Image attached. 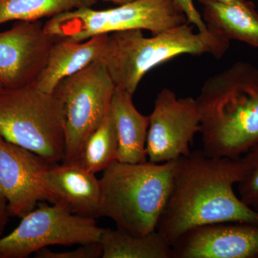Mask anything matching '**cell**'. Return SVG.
<instances>
[{"mask_svg": "<svg viewBox=\"0 0 258 258\" xmlns=\"http://www.w3.org/2000/svg\"><path fill=\"white\" fill-rule=\"evenodd\" d=\"M241 157L207 156L203 150L175 160L170 194L157 231L169 245L200 226L221 222L258 223V211L235 194L242 179Z\"/></svg>", "mask_w": 258, "mask_h": 258, "instance_id": "1", "label": "cell"}, {"mask_svg": "<svg viewBox=\"0 0 258 258\" xmlns=\"http://www.w3.org/2000/svg\"><path fill=\"white\" fill-rule=\"evenodd\" d=\"M203 152L239 159L258 142V66L237 62L204 83L196 98Z\"/></svg>", "mask_w": 258, "mask_h": 258, "instance_id": "2", "label": "cell"}, {"mask_svg": "<svg viewBox=\"0 0 258 258\" xmlns=\"http://www.w3.org/2000/svg\"><path fill=\"white\" fill-rule=\"evenodd\" d=\"M193 27L186 23L149 37L142 30L108 34L100 60L115 88L134 95L145 75L166 61L184 54L220 59L230 48L229 40L209 31L195 32Z\"/></svg>", "mask_w": 258, "mask_h": 258, "instance_id": "3", "label": "cell"}, {"mask_svg": "<svg viewBox=\"0 0 258 258\" xmlns=\"http://www.w3.org/2000/svg\"><path fill=\"white\" fill-rule=\"evenodd\" d=\"M174 165L175 161L112 163L100 179L99 217H108L116 228L133 235L157 230L170 194Z\"/></svg>", "mask_w": 258, "mask_h": 258, "instance_id": "4", "label": "cell"}, {"mask_svg": "<svg viewBox=\"0 0 258 258\" xmlns=\"http://www.w3.org/2000/svg\"><path fill=\"white\" fill-rule=\"evenodd\" d=\"M0 136L28 149L48 164L63 162L64 113L54 93L33 84L0 90Z\"/></svg>", "mask_w": 258, "mask_h": 258, "instance_id": "5", "label": "cell"}, {"mask_svg": "<svg viewBox=\"0 0 258 258\" xmlns=\"http://www.w3.org/2000/svg\"><path fill=\"white\" fill-rule=\"evenodd\" d=\"M188 23L174 0H134L111 9L85 7L61 13L44 24L47 33L83 41L98 35L128 30H149L152 35Z\"/></svg>", "mask_w": 258, "mask_h": 258, "instance_id": "6", "label": "cell"}, {"mask_svg": "<svg viewBox=\"0 0 258 258\" xmlns=\"http://www.w3.org/2000/svg\"><path fill=\"white\" fill-rule=\"evenodd\" d=\"M115 86L101 60L69 76L54 94L63 106L66 149L62 163H76L83 144L109 112Z\"/></svg>", "mask_w": 258, "mask_h": 258, "instance_id": "7", "label": "cell"}, {"mask_svg": "<svg viewBox=\"0 0 258 258\" xmlns=\"http://www.w3.org/2000/svg\"><path fill=\"white\" fill-rule=\"evenodd\" d=\"M103 231L95 218L74 213L61 200L42 204L9 235L0 237V258H25L50 245L97 243Z\"/></svg>", "mask_w": 258, "mask_h": 258, "instance_id": "8", "label": "cell"}, {"mask_svg": "<svg viewBox=\"0 0 258 258\" xmlns=\"http://www.w3.org/2000/svg\"><path fill=\"white\" fill-rule=\"evenodd\" d=\"M149 117L146 147L149 161L161 164L189 155L201 124L196 100L177 98L169 88H163Z\"/></svg>", "mask_w": 258, "mask_h": 258, "instance_id": "9", "label": "cell"}, {"mask_svg": "<svg viewBox=\"0 0 258 258\" xmlns=\"http://www.w3.org/2000/svg\"><path fill=\"white\" fill-rule=\"evenodd\" d=\"M50 165L0 136V200L6 202L10 216L22 219L40 202L60 201L45 177Z\"/></svg>", "mask_w": 258, "mask_h": 258, "instance_id": "10", "label": "cell"}, {"mask_svg": "<svg viewBox=\"0 0 258 258\" xmlns=\"http://www.w3.org/2000/svg\"><path fill=\"white\" fill-rule=\"evenodd\" d=\"M58 38L47 33L40 20L18 21L0 32V84L6 88L34 84Z\"/></svg>", "mask_w": 258, "mask_h": 258, "instance_id": "11", "label": "cell"}, {"mask_svg": "<svg viewBox=\"0 0 258 258\" xmlns=\"http://www.w3.org/2000/svg\"><path fill=\"white\" fill-rule=\"evenodd\" d=\"M171 249L172 258H258V223L200 226L181 236Z\"/></svg>", "mask_w": 258, "mask_h": 258, "instance_id": "12", "label": "cell"}, {"mask_svg": "<svg viewBox=\"0 0 258 258\" xmlns=\"http://www.w3.org/2000/svg\"><path fill=\"white\" fill-rule=\"evenodd\" d=\"M108 35H98L83 41L58 38L52 45L46 64L34 83L45 92L53 93L66 78L77 74L101 59Z\"/></svg>", "mask_w": 258, "mask_h": 258, "instance_id": "13", "label": "cell"}, {"mask_svg": "<svg viewBox=\"0 0 258 258\" xmlns=\"http://www.w3.org/2000/svg\"><path fill=\"white\" fill-rule=\"evenodd\" d=\"M77 164H52L46 173L47 183L59 200L81 216L99 217L101 198L100 179Z\"/></svg>", "mask_w": 258, "mask_h": 258, "instance_id": "14", "label": "cell"}, {"mask_svg": "<svg viewBox=\"0 0 258 258\" xmlns=\"http://www.w3.org/2000/svg\"><path fill=\"white\" fill-rule=\"evenodd\" d=\"M110 111L118 139L117 161L128 164L147 161V139L149 117L136 108L133 95L115 88Z\"/></svg>", "mask_w": 258, "mask_h": 258, "instance_id": "15", "label": "cell"}, {"mask_svg": "<svg viewBox=\"0 0 258 258\" xmlns=\"http://www.w3.org/2000/svg\"><path fill=\"white\" fill-rule=\"evenodd\" d=\"M208 31L217 36L236 40L258 48V13L247 0L230 3L198 0Z\"/></svg>", "mask_w": 258, "mask_h": 258, "instance_id": "16", "label": "cell"}, {"mask_svg": "<svg viewBox=\"0 0 258 258\" xmlns=\"http://www.w3.org/2000/svg\"><path fill=\"white\" fill-rule=\"evenodd\" d=\"M103 258H172L171 246L157 230L136 235L119 229H103Z\"/></svg>", "mask_w": 258, "mask_h": 258, "instance_id": "17", "label": "cell"}, {"mask_svg": "<svg viewBox=\"0 0 258 258\" xmlns=\"http://www.w3.org/2000/svg\"><path fill=\"white\" fill-rule=\"evenodd\" d=\"M118 148L115 123L109 110L83 144L76 163L96 174L117 161Z\"/></svg>", "mask_w": 258, "mask_h": 258, "instance_id": "18", "label": "cell"}, {"mask_svg": "<svg viewBox=\"0 0 258 258\" xmlns=\"http://www.w3.org/2000/svg\"><path fill=\"white\" fill-rule=\"evenodd\" d=\"M96 0H0V25L10 21H38L85 7Z\"/></svg>", "mask_w": 258, "mask_h": 258, "instance_id": "19", "label": "cell"}, {"mask_svg": "<svg viewBox=\"0 0 258 258\" xmlns=\"http://www.w3.org/2000/svg\"><path fill=\"white\" fill-rule=\"evenodd\" d=\"M242 179L237 184L239 198L247 206L258 211V142L241 157Z\"/></svg>", "mask_w": 258, "mask_h": 258, "instance_id": "20", "label": "cell"}, {"mask_svg": "<svg viewBox=\"0 0 258 258\" xmlns=\"http://www.w3.org/2000/svg\"><path fill=\"white\" fill-rule=\"evenodd\" d=\"M102 257V247L100 242L81 244L73 250L55 252L47 247L35 252L37 258H98Z\"/></svg>", "mask_w": 258, "mask_h": 258, "instance_id": "21", "label": "cell"}, {"mask_svg": "<svg viewBox=\"0 0 258 258\" xmlns=\"http://www.w3.org/2000/svg\"><path fill=\"white\" fill-rule=\"evenodd\" d=\"M174 1L186 15L188 23L196 27L199 32H208L203 16L197 10L193 0H174Z\"/></svg>", "mask_w": 258, "mask_h": 258, "instance_id": "22", "label": "cell"}, {"mask_svg": "<svg viewBox=\"0 0 258 258\" xmlns=\"http://www.w3.org/2000/svg\"><path fill=\"white\" fill-rule=\"evenodd\" d=\"M10 214L8 212V205L4 200H0V235L4 230L5 226L8 223Z\"/></svg>", "mask_w": 258, "mask_h": 258, "instance_id": "23", "label": "cell"}, {"mask_svg": "<svg viewBox=\"0 0 258 258\" xmlns=\"http://www.w3.org/2000/svg\"><path fill=\"white\" fill-rule=\"evenodd\" d=\"M104 1L111 2V3H113V4L119 6V5L128 4V3H132V2L134 1V0H104Z\"/></svg>", "mask_w": 258, "mask_h": 258, "instance_id": "24", "label": "cell"}, {"mask_svg": "<svg viewBox=\"0 0 258 258\" xmlns=\"http://www.w3.org/2000/svg\"><path fill=\"white\" fill-rule=\"evenodd\" d=\"M207 1L215 2V3H230L234 2L243 1V0H207Z\"/></svg>", "mask_w": 258, "mask_h": 258, "instance_id": "25", "label": "cell"}, {"mask_svg": "<svg viewBox=\"0 0 258 258\" xmlns=\"http://www.w3.org/2000/svg\"><path fill=\"white\" fill-rule=\"evenodd\" d=\"M3 88V86H2V85H1V84H0V90H1V89H2V88Z\"/></svg>", "mask_w": 258, "mask_h": 258, "instance_id": "26", "label": "cell"}]
</instances>
